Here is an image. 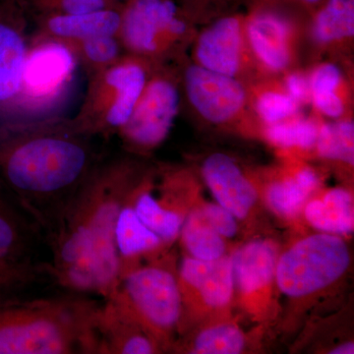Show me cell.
I'll return each instance as SVG.
<instances>
[{
  "label": "cell",
  "mask_w": 354,
  "mask_h": 354,
  "mask_svg": "<svg viewBox=\"0 0 354 354\" xmlns=\"http://www.w3.org/2000/svg\"><path fill=\"white\" fill-rule=\"evenodd\" d=\"M88 153L59 137L10 139L0 131V183L44 235L86 183Z\"/></svg>",
  "instance_id": "6da1fadb"
},
{
  "label": "cell",
  "mask_w": 354,
  "mask_h": 354,
  "mask_svg": "<svg viewBox=\"0 0 354 354\" xmlns=\"http://www.w3.org/2000/svg\"><path fill=\"white\" fill-rule=\"evenodd\" d=\"M97 310L80 297L0 301V354L97 353Z\"/></svg>",
  "instance_id": "7a4b0ae2"
},
{
  "label": "cell",
  "mask_w": 354,
  "mask_h": 354,
  "mask_svg": "<svg viewBox=\"0 0 354 354\" xmlns=\"http://www.w3.org/2000/svg\"><path fill=\"white\" fill-rule=\"evenodd\" d=\"M353 255L346 237L317 232L281 247L277 262V286L285 299L281 329L295 332L307 315L341 291L351 274Z\"/></svg>",
  "instance_id": "3957f363"
},
{
  "label": "cell",
  "mask_w": 354,
  "mask_h": 354,
  "mask_svg": "<svg viewBox=\"0 0 354 354\" xmlns=\"http://www.w3.org/2000/svg\"><path fill=\"white\" fill-rule=\"evenodd\" d=\"M147 260L120 277L113 295L167 353L176 344L183 320L178 269L169 251Z\"/></svg>",
  "instance_id": "277c9868"
},
{
  "label": "cell",
  "mask_w": 354,
  "mask_h": 354,
  "mask_svg": "<svg viewBox=\"0 0 354 354\" xmlns=\"http://www.w3.org/2000/svg\"><path fill=\"white\" fill-rule=\"evenodd\" d=\"M281 245L269 236L243 241L230 252L234 272V307L251 323L269 332L279 325L281 304L277 262Z\"/></svg>",
  "instance_id": "5b68a950"
},
{
  "label": "cell",
  "mask_w": 354,
  "mask_h": 354,
  "mask_svg": "<svg viewBox=\"0 0 354 354\" xmlns=\"http://www.w3.org/2000/svg\"><path fill=\"white\" fill-rule=\"evenodd\" d=\"M177 274L183 308L178 337L202 321L232 313L234 288L230 253L215 261L184 256Z\"/></svg>",
  "instance_id": "8992f818"
},
{
  "label": "cell",
  "mask_w": 354,
  "mask_h": 354,
  "mask_svg": "<svg viewBox=\"0 0 354 354\" xmlns=\"http://www.w3.org/2000/svg\"><path fill=\"white\" fill-rule=\"evenodd\" d=\"M201 176L216 202L239 221L246 237H257L256 232L262 227L261 213L265 209L257 176H249L234 158L225 153L205 158Z\"/></svg>",
  "instance_id": "52a82bcc"
},
{
  "label": "cell",
  "mask_w": 354,
  "mask_h": 354,
  "mask_svg": "<svg viewBox=\"0 0 354 354\" xmlns=\"http://www.w3.org/2000/svg\"><path fill=\"white\" fill-rule=\"evenodd\" d=\"M257 180L265 209L288 223L301 221L305 204L324 187L319 171L297 157H286L283 165L262 172Z\"/></svg>",
  "instance_id": "ba28073f"
},
{
  "label": "cell",
  "mask_w": 354,
  "mask_h": 354,
  "mask_svg": "<svg viewBox=\"0 0 354 354\" xmlns=\"http://www.w3.org/2000/svg\"><path fill=\"white\" fill-rule=\"evenodd\" d=\"M184 84L191 106L211 124H232L245 113L249 94L239 79L193 64L186 70Z\"/></svg>",
  "instance_id": "9c48e42d"
},
{
  "label": "cell",
  "mask_w": 354,
  "mask_h": 354,
  "mask_svg": "<svg viewBox=\"0 0 354 354\" xmlns=\"http://www.w3.org/2000/svg\"><path fill=\"white\" fill-rule=\"evenodd\" d=\"M245 37L253 62L269 74L286 73L295 62L297 28L269 6H258L245 16Z\"/></svg>",
  "instance_id": "30bf717a"
},
{
  "label": "cell",
  "mask_w": 354,
  "mask_h": 354,
  "mask_svg": "<svg viewBox=\"0 0 354 354\" xmlns=\"http://www.w3.org/2000/svg\"><path fill=\"white\" fill-rule=\"evenodd\" d=\"M180 7L172 0H132L121 17L125 44L141 53L158 50L165 39L184 36L188 26Z\"/></svg>",
  "instance_id": "8fae6325"
},
{
  "label": "cell",
  "mask_w": 354,
  "mask_h": 354,
  "mask_svg": "<svg viewBox=\"0 0 354 354\" xmlns=\"http://www.w3.org/2000/svg\"><path fill=\"white\" fill-rule=\"evenodd\" d=\"M244 25L245 15L232 14L207 26L195 44V64L241 80L253 62L247 46Z\"/></svg>",
  "instance_id": "7c38bea8"
},
{
  "label": "cell",
  "mask_w": 354,
  "mask_h": 354,
  "mask_svg": "<svg viewBox=\"0 0 354 354\" xmlns=\"http://www.w3.org/2000/svg\"><path fill=\"white\" fill-rule=\"evenodd\" d=\"M178 106V91L174 83L162 78L151 81L122 127L125 136L139 148L160 145L169 135Z\"/></svg>",
  "instance_id": "4fadbf2b"
},
{
  "label": "cell",
  "mask_w": 354,
  "mask_h": 354,
  "mask_svg": "<svg viewBox=\"0 0 354 354\" xmlns=\"http://www.w3.org/2000/svg\"><path fill=\"white\" fill-rule=\"evenodd\" d=\"M267 332L255 326L244 330L234 313L202 321L176 339L171 351L189 354H242L256 353Z\"/></svg>",
  "instance_id": "5bb4252c"
},
{
  "label": "cell",
  "mask_w": 354,
  "mask_h": 354,
  "mask_svg": "<svg viewBox=\"0 0 354 354\" xmlns=\"http://www.w3.org/2000/svg\"><path fill=\"white\" fill-rule=\"evenodd\" d=\"M97 353L153 354L162 351L115 295L99 306L95 319Z\"/></svg>",
  "instance_id": "9a60e30c"
},
{
  "label": "cell",
  "mask_w": 354,
  "mask_h": 354,
  "mask_svg": "<svg viewBox=\"0 0 354 354\" xmlns=\"http://www.w3.org/2000/svg\"><path fill=\"white\" fill-rule=\"evenodd\" d=\"M41 232L0 183V261L36 264L34 248Z\"/></svg>",
  "instance_id": "2e32d148"
},
{
  "label": "cell",
  "mask_w": 354,
  "mask_h": 354,
  "mask_svg": "<svg viewBox=\"0 0 354 354\" xmlns=\"http://www.w3.org/2000/svg\"><path fill=\"white\" fill-rule=\"evenodd\" d=\"M131 194L121 208L115 227L120 279L142 260L150 259L167 252L171 247L142 223L133 207Z\"/></svg>",
  "instance_id": "e0dca14e"
},
{
  "label": "cell",
  "mask_w": 354,
  "mask_h": 354,
  "mask_svg": "<svg viewBox=\"0 0 354 354\" xmlns=\"http://www.w3.org/2000/svg\"><path fill=\"white\" fill-rule=\"evenodd\" d=\"M353 204L349 188L322 187L305 204L301 221L316 232L348 239L354 230Z\"/></svg>",
  "instance_id": "ac0fdd59"
},
{
  "label": "cell",
  "mask_w": 354,
  "mask_h": 354,
  "mask_svg": "<svg viewBox=\"0 0 354 354\" xmlns=\"http://www.w3.org/2000/svg\"><path fill=\"white\" fill-rule=\"evenodd\" d=\"M73 65V57L65 46L46 44L26 58L23 86L31 95L50 94L66 80Z\"/></svg>",
  "instance_id": "d6986e66"
},
{
  "label": "cell",
  "mask_w": 354,
  "mask_h": 354,
  "mask_svg": "<svg viewBox=\"0 0 354 354\" xmlns=\"http://www.w3.org/2000/svg\"><path fill=\"white\" fill-rule=\"evenodd\" d=\"M311 37L323 50L351 44L354 37V0H325L313 12Z\"/></svg>",
  "instance_id": "ffe728a7"
},
{
  "label": "cell",
  "mask_w": 354,
  "mask_h": 354,
  "mask_svg": "<svg viewBox=\"0 0 354 354\" xmlns=\"http://www.w3.org/2000/svg\"><path fill=\"white\" fill-rule=\"evenodd\" d=\"M307 76L310 102L317 113L330 120L346 118L348 90L342 69L332 62H323L316 65Z\"/></svg>",
  "instance_id": "44dd1931"
},
{
  "label": "cell",
  "mask_w": 354,
  "mask_h": 354,
  "mask_svg": "<svg viewBox=\"0 0 354 354\" xmlns=\"http://www.w3.org/2000/svg\"><path fill=\"white\" fill-rule=\"evenodd\" d=\"M198 202L183 221L178 237L181 246L190 257L203 261L220 259L232 252L234 247L209 225Z\"/></svg>",
  "instance_id": "7402d4cb"
},
{
  "label": "cell",
  "mask_w": 354,
  "mask_h": 354,
  "mask_svg": "<svg viewBox=\"0 0 354 354\" xmlns=\"http://www.w3.org/2000/svg\"><path fill=\"white\" fill-rule=\"evenodd\" d=\"M322 121L301 114L263 127V137L286 157H304L313 153Z\"/></svg>",
  "instance_id": "603a6c76"
},
{
  "label": "cell",
  "mask_w": 354,
  "mask_h": 354,
  "mask_svg": "<svg viewBox=\"0 0 354 354\" xmlns=\"http://www.w3.org/2000/svg\"><path fill=\"white\" fill-rule=\"evenodd\" d=\"M26 58L19 32L0 18V108L12 101L22 88Z\"/></svg>",
  "instance_id": "cb8c5ba5"
},
{
  "label": "cell",
  "mask_w": 354,
  "mask_h": 354,
  "mask_svg": "<svg viewBox=\"0 0 354 354\" xmlns=\"http://www.w3.org/2000/svg\"><path fill=\"white\" fill-rule=\"evenodd\" d=\"M106 82L115 88V100L109 109L108 122L123 127L134 111L146 86V73L138 64H125L111 70Z\"/></svg>",
  "instance_id": "d4e9b609"
},
{
  "label": "cell",
  "mask_w": 354,
  "mask_h": 354,
  "mask_svg": "<svg viewBox=\"0 0 354 354\" xmlns=\"http://www.w3.org/2000/svg\"><path fill=\"white\" fill-rule=\"evenodd\" d=\"M133 207L142 223L165 243L171 246L178 239L185 216L162 208L151 186L139 183L131 194Z\"/></svg>",
  "instance_id": "484cf974"
},
{
  "label": "cell",
  "mask_w": 354,
  "mask_h": 354,
  "mask_svg": "<svg viewBox=\"0 0 354 354\" xmlns=\"http://www.w3.org/2000/svg\"><path fill=\"white\" fill-rule=\"evenodd\" d=\"M120 26V14L106 8L84 14H64L48 22L50 31L57 36L85 41L97 37L113 36Z\"/></svg>",
  "instance_id": "4316f807"
},
{
  "label": "cell",
  "mask_w": 354,
  "mask_h": 354,
  "mask_svg": "<svg viewBox=\"0 0 354 354\" xmlns=\"http://www.w3.org/2000/svg\"><path fill=\"white\" fill-rule=\"evenodd\" d=\"M313 153L326 162L353 169L354 124L349 118L321 122Z\"/></svg>",
  "instance_id": "83f0119b"
},
{
  "label": "cell",
  "mask_w": 354,
  "mask_h": 354,
  "mask_svg": "<svg viewBox=\"0 0 354 354\" xmlns=\"http://www.w3.org/2000/svg\"><path fill=\"white\" fill-rule=\"evenodd\" d=\"M249 94L258 120L266 125L274 124L300 114V106L286 92L283 83H264L255 86Z\"/></svg>",
  "instance_id": "f1b7e54d"
},
{
  "label": "cell",
  "mask_w": 354,
  "mask_h": 354,
  "mask_svg": "<svg viewBox=\"0 0 354 354\" xmlns=\"http://www.w3.org/2000/svg\"><path fill=\"white\" fill-rule=\"evenodd\" d=\"M46 281H53L50 263L15 264L0 261V301L25 297L28 290Z\"/></svg>",
  "instance_id": "f546056e"
},
{
  "label": "cell",
  "mask_w": 354,
  "mask_h": 354,
  "mask_svg": "<svg viewBox=\"0 0 354 354\" xmlns=\"http://www.w3.org/2000/svg\"><path fill=\"white\" fill-rule=\"evenodd\" d=\"M198 205L209 225L215 228L216 232L234 248L232 241L241 239V236H246L243 228L236 218L218 203L204 202L199 200Z\"/></svg>",
  "instance_id": "4dcf8cb0"
},
{
  "label": "cell",
  "mask_w": 354,
  "mask_h": 354,
  "mask_svg": "<svg viewBox=\"0 0 354 354\" xmlns=\"http://www.w3.org/2000/svg\"><path fill=\"white\" fill-rule=\"evenodd\" d=\"M288 94L300 106L309 104L310 87L308 76L300 70H288L283 82Z\"/></svg>",
  "instance_id": "1f68e13d"
},
{
  "label": "cell",
  "mask_w": 354,
  "mask_h": 354,
  "mask_svg": "<svg viewBox=\"0 0 354 354\" xmlns=\"http://www.w3.org/2000/svg\"><path fill=\"white\" fill-rule=\"evenodd\" d=\"M84 50L88 58L97 62H108L118 55V44L113 36L86 39Z\"/></svg>",
  "instance_id": "d6a6232c"
},
{
  "label": "cell",
  "mask_w": 354,
  "mask_h": 354,
  "mask_svg": "<svg viewBox=\"0 0 354 354\" xmlns=\"http://www.w3.org/2000/svg\"><path fill=\"white\" fill-rule=\"evenodd\" d=\"M50 6H58L64 14L94 12L106 8V0H44Z\"/></svg>",
  "instance_id": "836d02e7"
},
{
  "label": "cell",
  "mask_w": 354,
  "mask_h": 354,
  "mask_svg": "<svg viewBox=\"0 0 354 354\" xmlns=\"http://www.w3.org/2000/svg\"><path fill=\"white\" fill-rule=\"evenodd\" d=\"M181 10L189 19L201 18L213 12L214 9L223 4L225 0H180Z\"/></svg>",
  "instance_id": "e575fe53"
},
{
  "label": "cell",
  "mask_w": 354,
  "mask_h": 354,
  "mask_svg": "<svg viewBox=\"0 0 354 354\" xmlns=\"http://www.w3.org/2000/svg\"><path fill=\"white\" fill-rule=\"evenodd\" d=\"M281 1L297 4V6L309 9V10H313L314 12V11H315L316 9L318 8L324 1H325V0H261V2L258 6H272V4Z\"/></svg>",
  "instance_id": "d590c367"
}]
</instances>
